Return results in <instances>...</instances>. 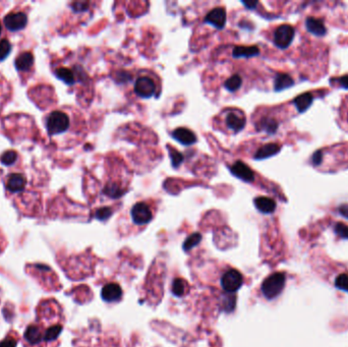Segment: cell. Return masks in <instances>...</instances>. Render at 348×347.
Returning a JSON list of instances; mask_svg holds the SVG:
<instances>
[{
	"mask_svg": "<svg viewBox=\"0 0 348 347\" xmlns=\"http://www.w3.org/2000/svg\"><path fill=\"white\" fill-rule=\"evenodd\" d=\"M285 275L283 273H274L267 277L261 286L262 294L267 299H273L277 297L285 286Z\"/></svg>",
	"mask_w": 348,
	"mask_h": 347,
	"instance_id": "obj_1",
	"label": "cell"
},
{
	"mask_svg": "<svg viewBox=\"0 0 348 347\" xmlns=\"http://www.w3.org/2000/svg\"><path fill=\"white\" fill-rule=\"evenodd\" d=\"M70 127V117L61 111H53L47 118L46 128L49 136L63 134Z\"/></svg>",
	"mask_w": 348,
	"mask_h": 347,
	"instance_id": "obj_2",
	"label": "cell"
},
{
	"mask_svg": "<svg viewBox=\"0 0 348 347\" xmlns=\"http://www.w3.org/2000/svg\"><path fill=\"white\" fill-rule=\"evenodd\" d=\"M243 283L244 277L242 273L238 272L235 269L228 270L221 277V286L226 292H229V294L236 292L243 286Z\"/></svg>",
	"mask_w": 348,
	"mask_h": 347,
	"instance_id": "obj_3",
	"label": "cell"
},
{
	"mask_svg": "<svg viewBox=\"0 0 348 347\" xmlns=\"http://www.w3.org/2000/svg\"><path fill=\"white\" fill-rule=\"evenodd\" d=\"M293 38H295L293 27L290 25H281L274 32L273 41L278 48L285 49L291 44Z\"/></svg>",
	"mask_w": 348,
	"mask_h": 347,
	"instance_id": "obj_4",
	"label": "cell"
},
{
	"mask_svg": "<svg viewBox=\"0 0 348 347\" xmlns=\"http://www.w3.org/2000/svg\"><path fill=\"white\" fill-rule=\"evenodd\" d=\"M132 215V219L135 224L137 225H145L148 224L152 218H153V214L150 209L149 206L146 203H137L130 211Z\"/></svg>",
	"mask_w": 348,
	"mask_h": 347,
	"instance_id": "obj_5",
	"label": "cell"
},
{
	"mask_svg": "<svg viewBox=\"0 0 348 347\" xmlns=\"http://www.w3.org/2000/svg\"><path fill=\"white\" fill-rule=\"evenodd\" d=\"M156 85L154 81L149 77H139L135 83V93L140 98H151L155 95Z\"/></svg>",
	"mask_w": 348,
	"mask_h": 347,
	"instance_id": "obj_6",
	"label": "cell"
},
{
	"mask_svg": "<svg viewBox=\"0 0 348 347\" xmlns=\"http://www.w3.org/2000/svg\"><path fill=\"white\" fill-rule=\"evenodd\" d=\"M246 119L244 112L238 110H231L225 116V124L229 131L237 134L244 128Z\"/></svg>",
	"mask_w": 348,
	"mask_h": 347,
	"instance_id": "obj_7",
	"label": "cell"
},
{
	"mask_svg": "<svg viewBox=\"0 0 348 347\" xmlns=\"http://www.w3.org/2000/svg\"><path fill=\"white\" fill-rule=\"evenodd\" d=\"M3 23L8 31L18 32L26 28L28 24V17L24 13L8 14L7 16H5Z\"/></svg>",
	"mask_w": 348,
	"mask_h": 347,
	"instance_id": "obj_8",
	"label": "cell"
},
{
	"mask_svg": "<svg viewBox=\"0 0 348 347\" xmlns=\"http://www.w3.org/2000/svg\"><path fill=\"white\" fill-rule=\"evenodd\" d=\"M205 23L216 29H223L226 24V10L223 7H216L206 16Z\"/></svg>",
	"mask_w": 348,
	"mask_h": 347,
	"instance_id": "obj_9",
	"label": "cell"
},
{
	"mask_svg": "<svg viewBox=\"0 0 348 347\" xmlns=\"http://www.w3.org/2000/svg\"><path fill=\"white\" fill-rule=\"evenodd\" d=\"M230 172L232 174L245 182H252L255 179V173L243 161H236L230 167Z\"/></svg>",
	"mask_w": 348,
	"mask_h": 347,
	"instance_id": "obj_10",
	"label": "cell"
},
{
	"mask_svg": "<svg viewBox=\"0 0 348 347\" xmlns=\"http://www.w3.org/2000/svg\"><path fill=\"white\" fill-rule=\"evenodd\" d=\"M172 137L174 139L177 140L178 143L184 145V146H191L197 143V136L191 129L186 127H178L175 131H173Z\"/></svg>",
	"mask_w": 348,
	"mask_h": 347,
	"instance_id": "obj_11",
	"label": "cell"
},
{
	"mask_svg": "<svg viewBox=\"0 0 348 347\" xmlns=\"http://www.w3.org/2000/svg\"><path fill=\"white\" fill-rule=\"evenodd\" d=\"M122 287L115 283L106 284L101 290V297L107 302H114L122 298Z\"/></svg>",
	"mask_w": 348,
	"mask_h": 347,
	"instance_id": "obj_12",
	"label": "cell"
},
{
	"mask_svg": "<svg viewBox=\"0 0 348 347\" xmlns=\"http://www.w3.org/2000/svg\"><path fill=\"white\" fill-rule=\"evenodd\" d=\"M6 189L10 192H20L26 188L27 180L23 174L19 173H13L6 178Z\"/></svg>",
	"mask_w": 348,
	"mask_h": 347,
	"instance_id": "obj_13",
	"label": "cell"
},
{
	"mask_svg": "<svg viewBox=\"0 0 348 347\" xmlns=\"http://www.w3.org/2000/svg\"><path fill=\"white\" fill-rule=\"evenodd\" d=\"M34 64V56L30 52H24L15 61V67L18 71H28Z\"/></svg>",
	"mask_w": 348,
	"mask_h": 347,
	"instance_id": "obj_14",
	"label": "cell"
},
{
	"mask_svg": "<svg viewBox=\"0 0 348 347\" xmlns=\"http://www.w3.org/2000/svg\"><path fill=\"white\" fill-rule=\"evenodd\" d=\"M256 208L264 214H271L273 213L276 209V203L274 200H272L267 197H258L254 201Z\"/></svg>",
	"mask_w": 348,
	"mask_h": 347,
	"instance_id": "obj_15",
	"label": "cell"
},
{
	"mask_svg": "<svg viewBox=\"0 0 348 347\" xmlns=\"http://www.w3.org/2000/svg\"><path fill=\"white\" fill-rule=\"evenodd\" d=\"M260 49L257 46H236L232 51V56L234 58H249L258 56Z\"/></svg>",
	"mask_w": 348,
	"mask_h": 347,
	"instance_id": "obj_16",
	"label": "cell"
},
{
	"mask_svg": "<svg viewBox=\"0 0 348 347\" xmlns=\"http://www.w3.org/2000/svg\"><path fill=\"white\" fill-rule=\"evenodd\" d=\"M281 147L278 144H267L263 147H261L255 154V159L257 160H263V159H267L271 156H274L275 154H277L278 152L280 151Z\"/></svg>",
	"mask_w": 348,
	"mask_h": 347,
	"instance_id": "obj_17",
	"label": "cell"
},
{
	"mask_svg": "<svg viewBox=\"0 0 348 347\" xmlns=\"http://www.w3.org/2000/svg\"><path fill=\"white\" fill-rule=\"evenodd\" d=\"M278 126H279V122L276 121V119L270 116L263 117L258 123V128L260 131L265 132L270 135L275 134L277 132Z\"/></svg>",
	"mask_w": 348,
	"mask_h": 347,
	"instance_id": "obj_18",
	"label": "cell"
},
{
	"mask_svg": "<svg viewBox=\"0 0 348 347\" xmlns=\"http://www.w3.org/2000/svg\"><path fill=\"white\" fill-rule=\"evenodd\" d=\"M306 25H307V29L309 30V32H311L312 34H314L317 36H323L326 34V27L324 25L323 21L319 18L316 17H308L306 20Z\"/></svg>",
	"mask_w": 348,
	"mask_h": 347,
	"instance_id": "obj_19",
	"label": "cell"
},
{
	"mask_svg": "<svg viewBox=\"0 0 348 347\" xmlns=\"http://www.w3.org/2000/svg\"><path fill=\"white\" fill-rule=\"evenodd\" d=\"M25 338L31 344H38L43 338L40 328L35 325H31L25 332Z\"/></svg>",
	"mask_w": 348,
	"mask_h": 347,
	"instance_id": "obj_20",
	"label": "cell"
},
{
	"mask_svg": "<svg viewBox=\"0 0 348 347\" xmlns=\"http://www.w3.org/2000/svg\"><path fill=\"white\" fill-rule=\"evenodd\" d=\"M103 192L106 194V196L110 197L111 199H118V198H122L123 196L124 191L121 187H119L117 183L110 182L104 188Z\"/></svg>",
	"mask_w": 348,
	"mask_h": 347,
	"instance_id": "obj_21",
	"label": "cell"
},
{
	"mask_svg": "<svg viewBox=\"0 0 348 347\" xmlns=\"http://www.w3.org/2000/svg\"><path fill=\"white\" fill-rule=\"evenodd\" d=\"M55 75L57 77V79H59L60 81H62L64 84L67 85H73L75 83V78H74V73L65 68H60L55 71Z\"/></svg>",
	"mask_w": 348,
	"mask_h": 347,
	"instance_id": "obj_22",
	"label": "cell"
},
{
	"mask_svg": "<svg viewBox=\"0 0 348 347\" xmlns=\"http://www.w3.org/2000/svg\"><path fill=\"white\" fill-rule=\"evenodd\" d=\"M292 84H293V81L288 74L279 73V74H277V77L275 79L274 88L276 91H281V90L288 88V87H290Z\"/></svg>",
	"mask_w": 348,
	"mask_h": 347,
	"instance_id": "obj_23",
	"label": "cell"
},
{
	"mask_svg": "<svg viewBox=\"0 0 348 347\" xmlns=\"http://www.w3.org/2000/svg\"><path fill=\"white\" fill-rule=\"evenodd\" d=\"M312 102H313V95L310 93L302 94V95L298 96L297 98L295 100V104L296 105L297 109L300 112H303L304 110H307L309 106L312 104Z\"/></svg>",
	"mask_w": 348,
	"mask_h": 347,
	"instance_id": "obj_24",
	"label": "cell"
},
{
	"mask_svg": "<svg viewBox=\"0 0 348 347\" xmlns=\"http://www.w3.org/2000/svg\"><path fill=\"white\" fill-rule=\"evenodd\" d=\"M242 85H243V79L241 75L234 74V75H232V77H230L229 79H227L225 81L224 88L229 92H235L239 88H241Z\"/></svg>",
	"mask_w": 348,
	"mask_h": 347,
	"instance_id": "obj_25",
	"label": "cell"
},
{
	"mask_svg": "<svg viewBox=\"0 0 348 347\" xmlns=\"http://www.w3.org/2000/svg\"><path fill=\"white\" fill-rule=\"evenodd\" d=\"M202 241V234L199 233V232H194L192 234H191L186 241H184L183 243V249L186 252H189L191 251V248H193L194 246H197Z\"/></svg>",
	"mask_w": 348,
	"mask_h": 347,
	"instance_id": "obj_26",
	"label": "cell"
},
{
	"mask_svg": "<svg viewBox=\"0 0 348 347\" xmlns=\"http://www.w3.org/2000/svg\"><path fill=\"white\" fill-rule=\"evenodd\" d=\"M172 292L174 295H176L178 297L186 295V292H187L186 281H184L183 279H180V278H176L175 280H174L172 283Z\"/></svg>",
	"mask_w": 348,
	"mask_h": 347,
	"instance_id": "obj_27",
	"label": "cell"
},
{
	"mask_svg": "<svg viewBox=\"0 0 348 347\" xmlns=\"http://www.w3.org/2000/svg\"><path fill=\"white\" fill-rule=\"evenodd\" d=\"M168 152H169V157H170V160H171V163H172V166L174 168H178L183 162V155L180 153V152H178L176 149H173L171 148L170 146L168 147Z\"/></svg>",
	"mask_w": 348,
	"mask_h": 347,
	"instance_id": "obj_28",
	"label": "cell"
},
{
	"mask_svg": "<svg viewBox=\"0 0 348 347\" xmlns=\"http://www.w3.org/2000/svg\"><path fill=\"white\" fill-rule=\"evenodd\" d=\"M61 332H62V326H60V325H55V326L50 327L46 331L43 339H44L45 341H53V340L57 339V337L61 334Z\"/></svg>",
	"mask_w": 348,
	"mask_h": 347,
	"instance_id": "obj_29",
	"label": "cell"
},
{
	"mask_svg": "<svg viewBox=\"0 0 348 347\" xmlns=\"http://www.w3.org/2000/svg\"><path fill=\"white\" fill-rule=\"evenodd\" d=\"M17 159V154L15 151H6L0 157V162L5 166L14 165Z\"/></svg>",
	"mask_w": 348,
	"mask_h": 347,
	"instance_id": "obj_30",
	"label": "cell"
},
{
	"mask_svg": "<svg viewBox=\"0 0 348 347\" xmlns=\"http://www.w3.org/2000/svg\"><path fill=\"white\" fill-rule=\"evenodd\" d=\"M12 48L13 46L8 40L3 39L0 41V61H3L8 57L12 52Z\"/></svg>",
	"mask_w": 348,
	"mask_h": 347,
	"instance_id": "obj_31",
	"label": "cell"
},
{
	"mask_svg": "<svg viewBox=\"0 0 348 347\" xmlns=\"http://www.w3.org/2000/svg\"><path fill=\"white\" fill-rule=\"evenodd\" d=\"M112 209L109 208V207H103V208H100L98 209L95 213V217L100 221H105L107 220L108 218H110L111 215H112Z\"/></svg>",
	"mask_w": 348,
	"mask_h": 347,
	"instance_id": "obj_32",
	"label": "cell"
},
{
	"mask_svg": "<svg viewBox=\"0 0 348 347\" xmlns=\"http://www.w3.org/2000/svg\"><path fill=\"white\" fill-rule=\"evenodd\" d=\"M335 286L340 290L348 292V275L340 274L335 280Z\"/></svg>",
	"mask_w": 348,
	"mask_h": 347,
	"instance_id": "obj_33",
	"label": "cell"
},
{
	"mask_svg": "<svg viewBox=\"0 0 348 347\" xmlns=\"http://www.w3.org/2000/svg\"><path fill=\"white\" fill-rule=\"evenodd\" d=\"M335 232L344 240H348V226L344 223H337L334 227Z\"/></svg>",
	"mask_w": 348,
	"mask_h": 347,
	"instance_id": "obj_34",
	"label": "cell"
},
{
	"mask_svg": "<svg viewBox=\"0 0 348 347\" xmlns=\"http://www.w3.org/2000/svg\"><path fill=\"white\" fill-rule=\"evenodd\" d=\"M72 10L74 13H84L86 12L87 9L89 7V2H85V1H77L73 2L71 4Z\"/></svg>",
	"mask_w": 348,
	"mask_h": 347,
	"instance_id": "obj_35",
	"label": "cell"
},
{
	"mask_svg": "<svg viewBox=\"0 0 348 347\" xmlns=\"http://www.w3.org/2000/svg\"><path fill=\"white\" fill-rule=\"evenodd\" d=\"M0 347H17V341L12 338H6L0 342Z\"/></svg>",
	"mask_w": 348,
	"mask_h": 347,
	"instance_id": "obj_36",
	"label": "cell"
},
{
	"mask_svg": "<svg viewBox=\"0 0 348 347\" xmlns=\"http://www.w3.org/2000/svg\"><path fill=\"white\" fill-rule=\"evenodd\" d=\"M339 213L344 216L345 218H348V204H343L339 207Z\"/></svg>",
	"mask_w": 348,
	"mask_h": 347,
	"instance_id": "obj_37",
	"label": "cell"
},
{
	"mask_svg": "<svg viewBox=\"0 0 348 347\" xmlns=\"http://www.w3.org/2000/svg\"><path fill=\"white\" fill-rule=\"evenodd\" d=\"M247 8H249V9H254L257 5H258V2L257 1H251V2H243Z\"/></svg>",
	"mask_w": 348,
	"mask_h": 347,
	"instance_id": "obj_38",
	"label": "cell"
},
{
	"mask_svg": "<svg viewBox=\"0 0 348 347\" xmlns=\"http://www.w3.org/2000/svg\"><path fill=\"white\" fill-rule=\"evenodd\" d=\"M340 81H342L341 83H342L345 87H348V77L345 78V79H342V80H340Z\"/></svg>",
	"mask_w": 348,
	"mask_h": 347,
	"instance_id": "obj_39",
	"label": "cell"
},
{
	"mask_svg": "<svg viewBox=\"0 0 348 347\" xmlns=\"http://www.w3.org/2000/svg\"><path fill=\"white\" fill-rule=\"evenodd\" d=\"M346 105H348V99H347V102L345 103ZM343 109H346V110H348V108L347 107H345V106H343ZM343 116H344V118L345 119H347V121H348V114H343ZM348 123V122H347Z\"/></svg>",
	"mask_w": 348,
	"mask_h": 347,
	"instance_id": "obj_40",
	"label": "cell"
},
{
	"mask_svg": "<svg viewBox=\"0 0 348 347\" xmlns=\"http://www.w3.org/2000/svg\"><path fill=\"white\" fill-rule=\"evenodd\" d=\"M0 34H1V24H0Z\"/></svg>",
	"mask_w": 348,
	"mask_h": 347,
	"instance_id": "obj_41",
	"label": "cell"
}]
</instances>
